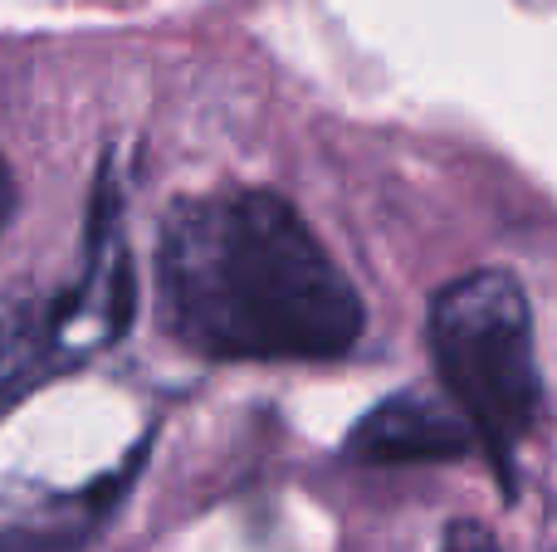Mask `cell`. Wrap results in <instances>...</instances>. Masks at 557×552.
<instances>
[{"mask_svg":"<svg viewBox=\"0 0 557 552\" xmlns=\"http://www.w3.org/2000/svg\"><path fill=\"white\" fill-rule=\"evenodd\" d=\"M441 552H499V538L484 524H474V518H455L441 538Z\"/></svg>","mask_w":557,"mask_h":552,"instance_id":"5","label":"cell"},{"mask_svg":"<svg viewBox=\"0 0 557 552\" xmlns=\"http://www.w3.org/2000/svg\"><path fill=\"white\" fill-rule=\"evenodd\" d=\"M10 211H15V181H10V166H5V156H0V230H5Z\"/></svg>","mask_w":557,"mask_h":552,"instance_id":"6","label":"cell"},{"mask_svg":"<svg viewBox=\"0 0 557 552\" xmlns=\"http://www.w3.org/2000/svg\"><path fill=\"white\" fill-rule=\"evenodd\" d=\"M162 303L186 348L221 362H327L367 309L308 221L274 191L191 196L162 225Z\"/></svg>","mask_w":557,"mask_h":552,"instance_id":"1","label":"cell"},{"mask_svg":"<svg viewBox=\"0 0 557 552\" xmlns=\"http://www.w3.org/2000/svg\"><path fill=\"white\" fill-rule=\"evenodd\" d=\"M474 450V430L460 406L425 397V391H396L372 406L347 436V455L367 465H445Z\"/></svg>","mask_w":557,"mask_h":552,"instance_id":"3","label":"cell"},{"mask_svg":"<svg viewBox=\"0 0 557 552\" xmlns=\"http://www.w3.org/2000/svg\"><path fill=\"white\" fill-rule=\"evenodd\" d=\"M431 352L445 391L474 440H484L504 494L513 485V450L529 440L543 406L539 357H533V309L509 269H474L431 299Z\"/></svg>","mask_w":557,"mask_h":552,"instance_id":"2","label":"cell"},{"mask_svg":"<svg viewBox=\"0 0 557 552\" xmlns=\"http://www.w3.org/2000/svg\"><path fill=\"white\" fill-rule=\"evenodd\" d=\"M133 309H137L133 264H127V254H117L113 284H108V338H123V333H127V323H133Z\"/></svg>","mask_w":557,"mask_h":552,"instance_id":"4","label":"cell"}]
</instances>
